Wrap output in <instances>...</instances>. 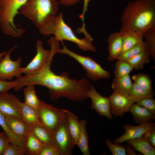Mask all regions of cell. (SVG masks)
<instances>
[{
    "label": "cell",
    "mask_w": 155,
    "mask_h": 155,
    "mask_svg": "<svg viewBox=\"0 0 155 155\" xmlns=\"http://www.w3.org/2000/svg\"><path fill=\"white\" fill-rule=\"evenodd\" d=\"M128 111L132 114L135 122L139 124L148 123L155 119V115L136 104L133 103Z\"/></svg>",
    "instance_id": "e0dca14e"
},
{
    "label": "cell",
    "mask_w": 155,
    "mask_h": 155,
    "mask_svg": "<svg viewBox=\"0 0 155 155\" xmlns=\"http://www.w3.org/2000/svg\"><path fill=\"white\" fill-rule=\"evenodd\" d=\"M24 89V102L30 107L37 109L40 102L36 94L35 85H30Z\"/></svg>",
    "instance_id": "f1b7e54d"
},
{
    "label": "cell",
    "mask_w": 155,
    "mask_h": 155,
    "mask_svg": "<svg viewBox=\"0 0 155 155\" xmlns=\"http://www.w3.org/2000/svg\"><path fill=\"white\" fill-rule=\"evenodd\" d=\"M119 32L131 30L143 34L155 26V0H135L128 3L121 17Z\"/></svg>",
    "instance_id": "7a4b0ae2"
},
{
    "label": "cell",
    "mask_w": 155,
    "mask_h": 155,
    "mask_svg": "<svg viewBox=\"0 0 155 155\" xmlns=\"http://www.w3.org/2000/svg\"><path fill=\"white\" fill-rule=\"evenodd\" d=\"M21 102L13 94L4 92L0 93V112L4 115L21 119L20 105Z\"/></svg>",
    "instance_id": "7c38bea8"
},
{
    "label": "cell",
    "mask_w": 155,
    "mask_h": 155,
    "mask_svg": "<svg viewBox=\"0 0 155 155\" xmlns=\"http://www.w3.org/2000/svg\"><path fill=\"white\" fill-rule=\"evenodd\" d=\"M63 48L60 49L57 53L66 54L73 58L82 65L86 72L87 78L93 81L102 79L109 78L110 73L103 69L101 66L88 57L77 54L68 49L62 41Z\"/></svg>",
    "instance_id": "52a82bcc"
},
{
    "label": "cell",
    "mask_w": 155,
    "mask_h": 155,
    "mask_svg": "<svg viewBox=\"0 0 155 155\" xmlns=\"http://www.w3.org/2000/svg\"><path fill=\"white\" fill-rule=\"evenodd\" d=\"M17 47V45H15L9 50L0 61V80H12L13 77L20 78L22 76L20 67L21 57H18L16 61H12L10 58L11 53Z\"/></svg>",
    "instance_id": "30bf717a"
},
{
    "label": "cell",
    "mask_w": 155,
    "mask_h": 155,
    "mask_svg": "<svg viewBox=\"0 0 155 155\" xmlns=\"http://www.w3.org/2000/svg\"><path fill=\"white\" fill-rule=\"evenodd\" d=\"M129 74L116 78L114 77L111 87L114 91L124 94H129L132 84Z\"/></svg>",
    "instance_id": "7402d4cb"
},
{
    "label": "cell",
    "mask_w": 155,
    "mask_h": 155,
    "mask_svg": "<svg viewBox=\"0 0 155 155\" xmlns=\"http://www.w3.org/2000/svg\"><path fill=\"white\" fill-rule=\"evenodd\" d=\"M10 143V140L4 131L0 132V155L3 154Z\"/></svg>",
    "instance_id": "74e56055"
},
{
    "label": "cell",
    "mask_w": 155,
    "mask_h": 155,
    "mask_svg": "<svg viewBox=\"0 0 155 155\" xmlns=\"http://www.w3.org/2000/svg\"><path fill=\"white\" fill-rule=\"evenodd\" d=\"M59 4L57 0H28L21 7L20 13L39 28L56 16Z\"/></svg>",
    "instance_id": "277c9868"
},
{
    "label": "cell",
    "mask_w": 155,
    "mask_h": 155,
    "mask_svg": "<svg viewBox=\"0 0 155 155\" xmlns=\"http://www.w3.org/2000/svg\"><path fill=\"white\" fill-rule=\"evenodd\" d=\"M148 51V46L146 42L143 41L127 51L121 53L118 57L117 59H120L128 61L140 53Z\"/></svg>",
    "instance_id": "4316f807"
},
{
    "label": "cell",
    "mask_w": 155,
    "mask_h": 155,
    "mask_svg": "<svg viewBox=\"0 0 155 155\" xmlns=\"http://www.w3.org/2000/svg\"><path fill=\"white\" fill-rule=\"evenodd\" d=\"M28 0H1L0 27L3 33L14 37H21L25 32L17 28L13 22L18 10Z\"/></svg>",
    "instance_id": "5b68a950"
},
{
    "label": "cell",
    "mask_w": 155,
    "mask_h": 155,
    "mask_svg": "<svg viewBox=\"0 0 155 155\" xmlns=\"http://www.w3.org/2000/svg\"><path fill=\"white\" fill-rule=\"evenodd\" d=\"M135 102L147 109L155 115V100L153 97H146L137 99Z\"/></svg>",
    "instance_id": "836d02e7"
},
{
    "label": "cell",
    "mask_w": 155,
    "mask_h": 155,
    "mask_svg": "<svg viewBox=\"0 0 155 155\" xmlns=\"http://www.w3.org/2000/svg\"><path fill=\"white\" fill-rule=\"evenodd\" d=\"M51 144L59 155L72 154L75 145L69 129L66 115L52 135Z\"/></svg>",
    "instance_id": "9c48e42d"
},
{
    "label": "cell",
    "mask_w": 155,
    "mask_h": 155,
    "mask_svg": "<svg viewBox=\"0 0 155 155\" xmlns=\"http://www.w3.org/2000/svg\"><path fill=\"white\" fill-rule=\"evenodd\" d=\"M24 148L10 143L3 154V155H24L27 154Z\"/></svg>",
    "instance_id": "d590c367"
},
{
    "label": "cell",
    "mask_w": 155,
    "mask_h": 155,
    "mask_svg": "<svg viewBox=\"0 0 155 155\" xmlns=\"http://www.w3.org/2000/svg\"><path fill=\"white\" fill-rule=\"evenodd\" d=\"M83 0L84 5L83 11L81 14L80 16V18L82 22V27L81 28H78V30L79 33H83L84 34H85L87 33V32L85 29V24L84 22V18L85 13L88 11V4L89 1V0Z\"/></svg>",
    "instance_id": "f35d334b"
},
{
    "label": "cell",
    "mask_w": 155,
    "mask_h": 155,
    "mask_svg": "<svg viewBox=\"0 0 155 155\" xmlns=\"http://www.w3.org/2000/svg\"><path fill=\"white\" fill-rule=\"evenodd\" d=\"M0 125L8 137L10 143L22 147L26 150L25 142L16 136L12 131L6 121L5 115L0 112Z\"/></svg>",
    "instance_id": "d4e9b609"
},
{
    "label": "cell",
    "mask_w": 155,
    "mask_h": 155,
    "mask_svg": "<svg viewBox=\"0 0 155 155\" xmlns=\"http://www.w3.org/2000/svg\"><path fill=\"white\" fill-rule=\"evenodd\" d=\"M123 33L120 32L111 33L107 40L108 55V61L117 59L122 53L123 47Z\"/></svg>",
    "instance_id": "9a60e30c"
},
{
    "label": "cell",
    "mask_w": 155,
    "mask_h": 155,
    "mask_svg": "<svg viewBox=\"0 0 155 155\" xmlns=\"http://www.w3.org/2000/svg\"><path fill=\"white\" fill-rule=\"evenodd\" d=\"M80 131L77 146L84 155H90L88 145V138L86 126L87 122L85 119L79 122Z\"/></svg>",
    "instance_id": "44dd1931"
},
{
    "label": "cell",
    "mask_w": 155,
    "mask_h": 155,
    "mask_svg": "<svg viewBox=\"0 0 155 155\" xmlns=\"http://www.w3.org/2000/svg\"><path fill=\"white\" fill-rule=\"evenodd\" d=\"M39 30L41 34L45 36L54 35L58 41L67 40L73 42L83 51H96L95 47L92 42L93 40L85 37L82 39L77 37L65 22L61 12L46 22L39 28Z\"/></svg>",
    "instance_id": "3957f363"
},
{
    "label": "cell",
    "mask_w": 155,
    "mask_h": 155,
    "mask_svg": "<svg viewBox=\"0 0 155 155\" xmlns=\"http://www.w3.org/2000/svg\"><path fill=\"white\" fill-rule=\"evenodd\" d=\"M7 53V52L6 51H4L0 53V61L3 59V57Z\"/></svg>",
    "instance_id": "ee69618b"
},
{
    "label": "cell",
    "mask_w": 155,
    "mask_h": 155,
    "mask_svg": "<svg viewBox=\"0 0 155 155\" xmlns=\"http://www.w3.org/2000/svg\"><path fill=\"white\" fill-rule=\"evenodd\" d=\"M122 33L123 47L121 53L143 41V34L131 30Z\"/></svg>",
    "instance_id": "ffe728a7"
},
{
    "label": "cell",
    "mask_w": 155,
    "mask_h": 155,
    "mask_svg": "<svg viewBox=\"0 0 155 155\" xmlns=\"http://www.w3.org/2000/svg\"><path fill=\"white\" fill-rule=\"evenodd\" d=\"M155 123L151 121L137 126H132L128 124H125L123 126L125 131V133L120 137L114 140L113 142L119 144L128 140L138 138L155 127Z\"/></svg>",
    "instance_id": "5bb4252c"
},
{
    "label": "cell",
    "mask_w": 155,
    "mask_h": 155,
    "mask_svg": "<svg viewBox=\"0 0 155 155\" xmlns=\"http://www.w3.org/2000/svg\"><path fill=\"white\" fill-rule=\"evenodd\" d=\"M154 91L152 89L148 90L144 88L135 83H133L129 95L135 100L146 97H153Z\"/></svg>",
    "instance_id": "83f0119b"
},
{
    "label": "cell",
    "mask_w": 155,
    "mask_h": 155,
    "mask_svg": "<svg viewBox=\"0 0 155 155\" xmlns=\"http://www.w3.org/2000/svg\"><path fill=\"white\" fill-rule=\"evenodd\" d=\"M38 155H59L51 144H43Z\"/></svg>",
    "instance_id": "8d00e7d4"
},
{
    "label": "cell",
    "mask_w": 155,
    "mask_h": 155,
    "mask_svg": "<svg viewBox=\"0 0 155 155\" xmlns=\"http://www.w3.org/2000/svg\"><path fill=\"white\" fill-rule=\"evenodd\" d=\"M20 108L21 119L29 127L38 124L45 127L39 121L36 109L30 107L24 102H20Z\"/></svg>",
    "instance_id": "ac0fdd59"
},
{
    "label": "cell",
    "mask_w": 155,
    "mask_h": 155,
    "mask_svg": "<svg viewBox=\"0 0 155 155\" xmlns=\"http://www.w3.org/2000/svg\"><path fill=\"white\" fill-rule=\"evenodd\" d=\"M16 86L15 80L12 81H4L0 80V93L7 92Z\"/></svg>",
    "instance_id": "ab89813d"
},
{
    "label": "cell",
    "mask_w": 155,
    "mask_h": 155,
    "mask_svg": "<svg viewBox=\"0 0 155 155\" xmlns=\"http://www.w3.org/2000/svg\"><path fill=\"white\" fill-rule=\"evenodd\" d=\"M135 151H137L144 155H155V148L148 141L145 134L141 137L133 140H126Z\"/></svg>",
    "instance_id": "d6986e66"
},
{
    "label": "cell",
    "mask_w": 155,
    "mask_h": 155,
    "mask_svg": "<svg viewBox=\"0 0 155 155\" xmlns=\"http://www.w3.org/2000/svg\"><path fill=\"white\" fill-rule=\"evenodd\" d=\"M29 130L44 144H51L52 135L42 125H35L29 127Z\"/></svg>",
    "instance_id": "cb8c5ba5"
},
{
    "label": "cell",
    "mask_w": 155,
    "mask_h": 155,
    "mask_svg": "<svg viewBox=\"0 0 155 155\" xmlns=\"http://www.w3.org/2000/svg\"><path fill=\"white\" fill-rule=\"evenodd\" d=\"M110 102V112L115 117H122L128 112L135 100L129 94L126 95L113 91L109 97Z\"/></svg>",
    "instance_id": "8fae6325"
},
{
    "label": "cell",
    "mask_w": 155,
    "mask_h": 155,
    "mask_svg": "<svg viewBox=\"0 0 155 155\" xmlns=\"http://www.w3.org/2000/svg\"><path fill=\"white\" fill-rule=\"evenodd\" d=\"M68 126L73 144L77 145L80 131V123L78 117L71 111L66 110Z\"/></svg>",
    "instance_id": "603a6c76"
},
{
    "label": "cell",
    "mask_w": 155,
    "mask_h": 155,
    "mask_svg": "<svg viewBox=\"0 0 155 155\" xmlns=\"http://www.w3.org/2000/svg\"><path fill=\"white\" fill-rule=\"evenodd\" d=\"M48 42L51 49L45 50L43 48L42 41L37 40L36 43V54L26 67H21L22 73L26 75L34 74L42 68L51 59L53 58L60 49V44L54 36L51 38Z\"/></svg>",
    "instance_id": "8992f818"
},
{
    "label": "cell",
    "mask_w": 155,
    "mask_h": 155,
    "mask_svg": "<svg viewBox=\"0 0 155 155\" xmlns=\"http://www.w3.org/2000/svg\"><path fill=\"white\" fill-rule=\"evenodd\" d=\"M132 79L134 83L141 86L147 89H152L151 80L148 75L139 73L133 75Z\"/></svg>",
    "instance_id": "d6a6232c"
},
{
    "label": "cell",
    "mask_w": 155,
    "mask_h": 155,
    "mask_svg": "<svg viewBox=\"0 0 155 155\" xmlns=\"http://www.w3.org/2000/svg\"><path fill=\"white\" fill-rule=\"evenodd\" d=\"M88 95L92 100L91 108L95 109L99 115L105 117L109 119H112L113 116L110 112L109 97H104L101 95L92 85L90 87Z\"/></svg>",
    "instance_id": "4fadbf2b"
},
{
    "label": "cell",
    "mask_w": 155,
    "mask_h": 155,
    "mask_svg": "<svg viewBox=\"0 0 155 155\" xmlns=\"http://www.w3.org/2000/svg\"><path fill=\"white\" fill-rule=\"evenodd\" d=\"M81 0H59V4L67 6H73Z\"/></svg>",
    "instance_id": "b9f144b4"
},
{
    "label": "cell",
    "mask_w": 155,
    "mask_h": 155,
    "mask_svg": "<svg viewBox=\"0 0 155 155\" xmlns=\"http://www.w3.org/2000/svg\"><path fill=\"white\" fill-rule=\"evenodd\" d=\"M106 144L113 155H126L125 145H119L113 143L109 139H105Z\"/></svg>",
    "instance_id": "e575fe53"
},
{
    "label": "cell",
    "mask_w": 155,
    "mask_h": 155,
    "mask_svg": "<svg viewBox=\"0 0 155 155\" xmlns=\"http://www.w3.org/2000/svg\"><path fill=\"white\" fill-rule=\"evenodd\" d=\"M145 135L148 141L155 148V127L146 132Z\"/></svg>",
    "instance_id": "60d3db41"
},
{
    "label": "cell",
    "mask_w": 155,
    "mask_h": 155,
    "mask_svg": "<svg viewBox=\"0 0 155 155\" xmlns=\"http://www.w3.org/2000/svg\"><path fill=\"white\" fill-rule=\"evenodd\" d=\"M36 110L40 121L52 135L66 115V110L58 108L40 100Z\"/></svg>",
    "instance_id": "ba28073f"
},
{
    "label": "cell",
    "mask_w": 155,
    "mask_h": 155,
    "mask_svg": "<svg viewBox=\"0 0 155 155\" xmlns=\"http://www.w3.org/2000/svg\"><path fill=\"white\" fill-rule=\"evenodd\" d=\"M53 58L36 73L17 78L15 80V91L20 90L23 86L30 85L44 86L48 89L50 100L55 101L59 98L66 97L72 101H83L89 98L88 92L91 85L85 78L76 80L69 77L66 72L56 74L51 69Z\"/></svg>",
    "instance_id": "6da1fadb"
},
{
    "label": "cell",
    "mask_w": 155,
    "mask_h": 155,
    "mask_svg": "<svg viewBox=\"0 0 155 155\" xmlns=\"http://www.w3.org/2000/svg\"><path fill=\"white\" fill-rule=\"evenodd\" d=\"M151 56L155 61V26L149 29L143 34Z\"/></svg>",
    "instance_id": "1f68e13d"
},
{
    "label": "cell",
    "mask_w": 155,
    "mask_h": 155,
    "mask_svg": "<svg viewBox=\"0 0 155 155\" xmlns=\"http://www.w3.org/2000/svg\"><path fill=\"white\" fill-rule=\"evenodd\" d=\"M114 71L115 77L118 78L129 74L133 69L127 61L121 59H117L115 63Z\"/></svg>",
    "instance_id": "4dcf8cb0"
},
{
    "label": "cell",
    "mask_w": 155,
    "mask_h": 155,
    "mask_svg": "<svg viewBox=\"0 0 155 155\" xmlns=\"http://www.w3.org/2000/svg\"><path fill=\"white\" fill-rule=\"evenodd\" d=\"M43 144L30 131L25 141V146L28 154L38 155Z\"/></svg>",
    "instance_id": "484cf974"
},
{
    "label": "cell",
    "mask_w": 155,
    "mask_h": 155,
    "mask_svg": "<svg viewBox=\"0 0 155 155\" xmlns=\"http://www.w3.org/2000/svg\"><path fill=\"white\" fill-rule=\"evenodd\" d=\"M1 0H0V18L1 16Z\"/></svg>",
    "instance_id": "f6af8a7d"
},
{
    "label": "cell",
    "mask_w": 155,
    "mask_h": 155,
    "mask_svg": "<svg viewBox=\"0 0 155 155\" xmlns=\"http://www.w3.org/2000/svg\"><path fill=\"white\" fill-rule=\"evenodd\" d=\"M151 54L149 51L142 52L127 61L133 68L138 70L142 69L145 64L149 63Z\"/></svg>",
    "instance_id": "f546056e"
},
{
    "label": "cell",
    "mask_w": 155,
    "mask_h": 155,
    "mask_svg": "<svg viewBox=\"0 0 155 155\" xmlns=\"http://www.w3.org/2000/svg\"><path fill=\"white\" fill-rule=\"evenodd\" d=\"M126 152L127 154L128 155H136V153L135 152V150L132 148L131 147L129 144H127L125 145Z\"/></svg>",
    "instance_id": "7bdbcfd3"
},
{
    "label": "cell",
    "mask_w": 155,
    "mask_h": 155,
    "mask_svg": "<svg viewBox=\"0 0 155 155\" xmlns=\"http://www.w3.org/2000/svg\"><path fill=\"white\" fill-rule=\"evenodd\" d=\"M6 121L13 133L24 142L30 133L29 127L22 120L5 115Z\"/></svg>",
    "instance_id": "2e32d148"
}]
</instances>
